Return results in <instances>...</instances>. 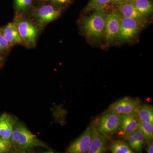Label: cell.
Wrapping results in <instances>:
<instances>
[{
    "label": "cell",
    "instance_id": "obj_7",
    "mask_svg": "<svg viewBox=\"0 0 153 153\" xmlns=\"http://www.w3.org/2000/svg\"><path fill=\"white\" fill-rule=\"evenodd\" d=\"M91 139V126L88 127L86 130L68 148L66 153H87L90 147Z\"/></svg>",
    "mask_w": 153,
    "mask_h": 153
},
{
    "label": "cell",
    "instance_id": "obj_1",
    "mask_svg": "<svg viewBox=\"0 0 153 153\" xmlns=\"http://www.w3.org/2000/svg\"><path fill=\"white\" fill-rule=\"evenodd\" d=\"M107 15L105 8L99 9L84 19L82 27L87 37L94 40L102 38L104 36Z\"/></svg>",
    "mask_w": 153,
    "mask_h": 153
},
{
    "label": "cell",
    "instance_id": "obj_6",
    "mask_svg": "<svg viewBox=\"0 0 153 153\" xmlns=\"http://www.w3.org/2000/svg\"><path fill=\"white\" fill-rule=\"evenodd\" d=\"M142 26L135 20L122 16L119 31L116 38L122 41L131 40L137 34Z\"/></svg>",
    "mask_w": 153,
    "mask_h": 153
},
{
    "label": "cell",
    "instance_id": "obj_14",
    "mask_svg": "<svg viewBox=\"0 0 153 153\" xmlns=\"http://www.w3.org/2000/svg\"><path fill=\"white\" fill-rule=\"evenodd\" d=\"M13 119L7 114L4 113L0 116V137L10 140L15 126Z\"/></svg>",
    "mask_w": 153,
    "mask_h": 153
},
{
    "label": "cell",
    "instance_id": "obj_17",
    "mask_svg": "<svg viewBox=\"0 0 153 153\" xmlns=\"http://www.w3.org/2000/svg\"><path fill=\"white\" fill-rule=\"evenodd\" d=\"M137 114L140 120L153 124V108L152 105L148 104L140 105Z\"/></svg>",
    "mask_w": 153,
    "mask_h": 153
},
{
    "label": "cell",
    "instance_id": "obj_21",
    "mask_svg": "<svg viewBox=\"0 0 153 153\" xmlns=\"http://www.w3.org/2000/svg\"><path fill=\"white\" fill-rule=\"evenodd\" d=\"M13 149V143L11 140L0 137V153L9 152Z\"/></svg>",
    "mask_w": 153,
    "mask_h": 153
},
{
    "label": "cell",
    "instance_id": "obj_18",
    "mask_svg": "<svg viewBox=\"0 0 153 153\" xmlns=\"http://www.w3.org/2000/svg\"><path fill=\"white\" fill-rule=\"evenodd\" d=\"M109 149L113 153H134L128 145L123 141H112L110 144Z\"/></svg>",
    "mask_w": 153,
    "mask_h": 153
},
{
    "label": "cell",
    "instance_id": "obj_20",
    "mask_svg": "<svg viewBox=\"0 0 153 153\" xmlns=\"http://www.w3.org/2000/svg\"><path fill=\"white\" fill-rule=\"evenodd\" d=\"M111 3V0H89L85 8L86 13L105 8L108 4Z\"/></svg>",
    "mask_w": 153,
    "mask_h": 153
},
{
    "label": "cell",
    "instance_id": "obj_4",
    "mask_svg": "<svg viewBox=\"0 0 153 153\" xmlns=\"http://www.w3.org/2000/svg\"><path fill=\"white\" fill-rule=\"evenodd\" d=\"M122 17L117 10L107 15L104 36L108 44H111L117 38L120 28Z\"/></svg>",
    "mask_w": 153,
    "mask_h": 153
},
{
    "label": "cell",
    "instance_id": "obj_12",
    "mask_svg": "<svg viewBox=\"0 0 153 153\" xmlns=\"http://www.w3.org/2000/svg\"><path fill=\"white\" fill-rule=\"evenodd\" d=\"M60 10L50 5L42 6L37 13L38 21L40 24L45 25L52 22L59 16Z\"/></svg>",
    "mask_w": 153,
    "mask_h": 153
},
{
    "label": "cell",
    "instance_id": "obj_26",
    "mask_svg": "<svg viewBox=\"0 0 153 153\" xmlns=\"http://www.w3.org/2000/svg\"><path fill=\"white\" fill-rule=\"evenodd\" d=\"M125 1L126 0H111V3L116 4H119V3Z\"/></svg>",
    "mask_w": 153,
    "mask_h": 153
},
{
    "label": "cell",
    "instance_id": "obj_23",
    "mask_svg": "<svg viewBox=\"0 0 153 153\" xmlns=\"http://www.w3.org/2000/svg\"><path fill=\"white\" fill-rule=\"evenodd\" d=\"M10 45L9 42L4 38L2 34L0 32V52H3L7 49Z\"/></svg>",
    "mask_w": 153,
    "mask_h": 153
},
{
    "label": "cell",
    "instance_id": "obj_9",
    "mask_svg": "<svg viewBox=\"0 0 153 153\" xmlns=\"http://www.w3.org/2000/svg\"><path fill=\"white\" fill-rule=\"evenodd\" d=\"M108 138L102 134L97 128L91 126V142L88 153H103L106 151Z\"/></svg>",
    "mask_w": 153,
    "mask_h": 153
},
{
    "label": "cell",
    "instance_id": "obj_5",
    "mask_svg": "<svg viewBox=\"0 0 153 153\" xmlns=\"http://www.w3.org/2000/svg\"><path fill=\"white\" fill-rule=\"evenodd\" d=\"M140 105L139 98L125 97L111 105L108 111L122 115L135 113Z\"/></svg>",
    "mask_w": 153,
    "mask_h": 153
},
{
    "label": "cell",
    "instance_id": "obj_3",
    "mask_svg": "<svg viewBox=\"0 0 153 153\" xmlns=\"http://www.w3.org/2000/svg\"><path fill=\"white\" fill-rule=\"evenodd\" d=\"M120 115L108 111L100 117L97 129L102 134L108 138L117 131L120 126Z\"/></svg>",
    "mask_w": 153,
    "mask_h": 153
},
{
    "label": "cell",
    "instance_id": "obj_15",
    "mask_svg": "<svg viewBox=\"0 0 153 153\" xmlns=\"http://www.w3.org/2000/svg\"><path fill=\"white\" fill-rule=\"evenodd\" d=\"M126 138L131 150L140 152L142 151L143 147L146 141L142 132L139 128L126 137Z\"/></svg>",
    "mask_w": 153,
    "mask_h": 153
},
{
    "label": "cell",
    "instance_id": "obj_16",
    "mask_svg": "<svg viewBox=\"0 0 153 153\" xmlns=\"http://www.w3.org/2000/svg\"><path fill=\"white\" fill-rule=\"evenodd\" d=\"M130 1L137 10L143 16H148L153 12V5L152 0H128Z\"/></svg>",
    "mask_w": 153,
    "mask_h": 153
},
{
    "label": "cell",
    "instance_id": "obj_19",
    "mask_svg": "<svg viewBox=\"0 0 153 153\" xmlns=\"http://www.w3.org/2000/svg\"><path fill=\"white\" fill-rule=\"evenodd\" d=\"M139 128L141 131L146 141H152L153 138V124L146 121L139 120Z\"/></svg>",
    "mask_w": 153,
    "mask_h": 153
},
{
    "label": "cell",
    "instance_id": "obj_11",
    "mask_svg": "<svg viewBox=\"0 0 153 153\" xmlns=\"http://www.w3.org/2000/svg\"><path fill=\"white\" fill-rule=\"evenodd\" d=\"M139 122L137 113L121 115L119 128L125 137L139 128Z\"/></svg>",
    "mask_w": 153,
    "mask_h": 153
},
{
    "label": "cell",
    "instance_id": "obj_10",
    "mask_svg": "<svg viewBox=\"0 0 153 153\" xmlns=\"http://www.w3.org/2000/svg\"><path fill=\"white\" fill-rule=\"evenodd\" d=\"M118 11L122 16L131 18L137 21L144 25L147 22L146 19L137 10L130 1L126 0L124 1L116 4Z\"/></svg>",
    "mask_w": 153,
    "mask_h": 153
},
{
    "label": "cell",
    "instance_id": "obj_13",
    "mask_svg": "<svg viewBox=\"0 0 153 153\" xmlns=\"http://www.w3.org/2000/svg\"><path fill=\"white\" fill-rule=\"evenodd\" d=\"M0 32L10 45L20 44L22 42L17 25L15 23H9L0 30Z\"/></svg>",
    "mask_w": 153,
    "mask_h": 153
},
{
    "label": "cell",
    "instance_id": "obj_22",
    "mask_svg": "<svg viewBox=\"0 0 153 153\" xmlns=\"http://www.w3.org/2000/svg\"><path fill=\"white\" fill-rule=\"evenodd\" d=\"M33 0H15V4L18 9H25L32 4Z\"/></svg>",
    "mask_w": 153,
    "mask_h": 153
},
{
    "label": "cell",
    "instance_id": "obj_2",
    "mask_svg": "<svg viewBox=\"0 0 153 153\" xmlns=\"http://www.w3.org/2000/svg\"><path fill=\"white\" fill-rule=\"evenodd\" d=\"M10 140L13 144L22 151L27 150L39 144L37 137L20 123L15 125Z\"/></svg>",
    "mask_w": 153,
    "mask_h": 153
},
{
    "label": "cell",
    "instance_id": "obj_8",
    "mask_svg": "<svg viewBox=\"0 0 153 153\" xmlns=\"http://www.w3.org/2000/svg\"><path fill=\"white\" fill-rule=\"evenodd\" d=\"M17 26L22 41L30 46L35 45L38 36V30L36 27L26 20L21 21Z\"/></svg>",
    "mask_w": 153,
    "mask_h": 153
},
{
    "label": "cell",
    "instance_id": "obj_25",
    "mask_svg": "<svg viewBox=\"0 0 153 153\" xmlns=\"http://www.w3.org/2000/svg\"><path fill=\"white\" fill-rule=\"evenodd\" d=\"M52 1L59 4H63L68 2L70 0H52Z\"/></svg>",
    "mask_w": 153,
    "mask_h": 153
},
{
    "label": "cell",
    "instance_id": "obj_24",
    "mask_svg": "<svg viewBox=\"0 0 153 153\" xmlns=\"http://www.w3.org/2000/svg\"><path fill=\"white\" fill-rule=\"evenodd\" d=\"M149 142V144L147 146V147L146 148L147 152L148 153H152L153 150V144L152 141H151L148 142Z\"/></svg>",
    "mask_w": 153,
    "mask_h": 153
}]
</instances>
